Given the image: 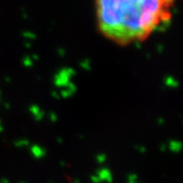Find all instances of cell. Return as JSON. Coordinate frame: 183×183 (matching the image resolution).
I'll use <instances>...</instances> for the list:
<instances>
[{
  "label": "cell",
  "instance_id": "cell-1",
  "mask_svg": "<svg viewBox=\"0 0 183 183\" xmlns=\"http://www.w3.org/2000/svg\"><path fill=\"white\" fill-rule=\"evenodd\" d=\"M99 29L120 45L142 42L169 14V0H96Z\"/></svg>",
  "mask_w": 183,
  "mask_h": 183
}]
</instances>
